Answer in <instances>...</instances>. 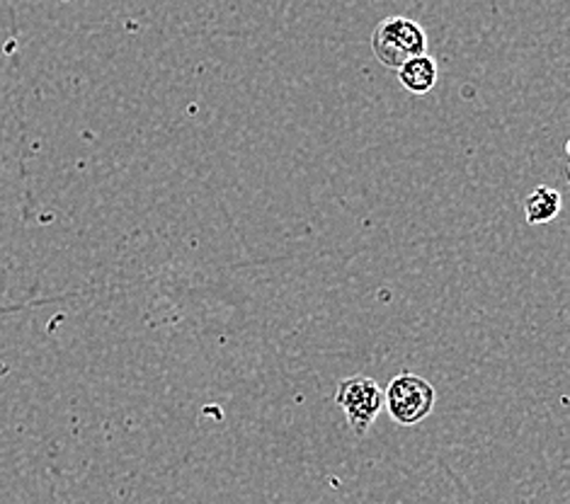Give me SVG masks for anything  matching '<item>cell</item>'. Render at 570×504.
<instances>
[{
  "mask_svg": "<svg viewBox=\"0 0 570 504\" xmlns=\"http://www.w3.org/2000/svg\"><path fill=\"white\" fill-rule=\"evenodd\" d=\"M335 405L343 411L352 434L364 437L376 422L379 413L384 411V391L379 388L374 378L352 376L337 386Z\"/></svg>",
  "mask_w": 570,
  "mask_h": 504,
  "instance_id": "3957f363",
  "label": "cell"
},
{
  "mask_svg": "<svg viewBox=\"0 0 570 504\" xmlns=\"http://www.w3.org/2000/svg\"><path fill=\"white\" fill-rule=\"evenodd\" d=\"M372 51L379 63L399 71L405 61L428 53V34L415 20L386 18L372 34Z\"/></svg>",
  "mask_w": 570,
  "mask_h": 504,
  "instance_id": "6da1fadb",
  "label": "cell"
},
{
  "mask_svg": "<svg viewBox=\"0 0 570 504\" xmlns=\"http://www.w3.org/2000/svg\"><path fill=\"white\" fill-rule=\"evenodd\" d=\"M434 403H438V391H434L430 381L415 374H401L391 378L384 393V405L391 419L403 427H413L417 422H423L432 413Z\"/></svg>",
  "mask_w": 570,
  "mask_h": 504,
  "instance_id": "7a4b0ae2",
  "label": "cell"
},
{
  "mask_svg": "<svg viewBox=\"0 0 570 504\" xmlns=\"http://www.w3.org/2000/svg\"><path fill=\"white\" fill-rule=\"evenodd\" d=\"M561 207H563V199H561L559 192H556V189L537 187L524 199L527 224L529 226H541V224H549L553 219H559Z\"/></svg>",
  "mask_w": 570,
  "mask_h": 504,
  "instance_id": "5b68a950",
  "label": "cell"
},
{
  "mask_svg": "<svg viewBox=\"0 0 570 504\" xmlns=\"http://www.w3.org/2000/svg\"><path fill=\"white\" fill-rule=\"evenodd\" d=\"M399 80L409 92L428 95L434 86H438V63H434V59H430L428 53H423V57L405 61L399 68Z\"/></svg>",
  "mask_w": 570,
  "mask_h": 504,
  "instance_id": "277c9868",
  "label": "cell"
}]
</instances>
